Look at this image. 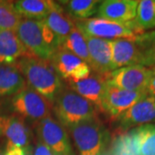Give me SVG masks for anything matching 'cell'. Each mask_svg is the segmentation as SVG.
I'll return each instance as SVG.
<instances>
[{"label": "cell", "mask_w": 155, "mask_h": 155, "mask_svg": "<svg viewBox=\"0 0 155 155\" xmlns=\"http://www.w3.org/2000/svg\"><path fill=\"white\" fill-rule=\"evenodd\" d=\"M14 65L22 73L27 85L53 104L56 95L64 85L51 61L27 55L19 59Z\"/></svg>", "instance_id": "obj_1"}, {"label": "cell", "mask_w": 155, "mask_h": 155, "mask_svg": "<svg viewBox=\"0 0 155 155\" xmlns=\"http://www.w3.org/2000/svg\"><path fill=\"white\" fill-rule=\"evenodd\" d=\"M53 110L63 127H70L97 116V107L69 87L58 92L53 102Z\"/></svg>", "instance_id": "obj_2"}, {"label": "cell", "mask_w": 155, "mask_h": 155, "mask_svg": "<svg viewBox=\"0 0 155 155\" xmlns=\"http://www.w3.org/2000/svg\"><path fill=\"white\" fill-rule=\"evenodd\" d=\"M80 155H100L105 147L108 132L97 116L69 128Z\"/></svg>", "instance_id": "obj_3"}, {"label": "cell", "mask_w": 155, "mask_h": 155, "mask_svg": "<svg viewBox=\"0 0 155 155\" xmlns=\"http://www.w3.org/2000/svg\"><path fill=\"white\" fill-rule=\"evenodd\" d=\"M75 26L84 35L109 41L133 38L140 35L134 26L133 21L127 23H121L95 17L75 21Z\"/></svg>", "instance_id": "obj_4"}, {"label": "cell", "mask_w": 155, "mask_h": 155, "mask_svg": "<svg viewBox=\"0 0 155 155\" xmlns=\"http://www.w3.org/2000/svg\"><path fill=\"white\" fill-rule=\"evenodd\" d=\"M14 113L35 123L51 116L53 104L34 89L26 85L11 99Z\"/></svg>", "instance_id": "obj_5"}, {"label": "cell", "mask_w": 155, "mask_h": 155, "mask_svg": "<svg viewBox=\"0 0 155 155\" xmlns=\"http://www.w3.org/2000/svg\"><path fill=\"white\" fill-rule=\"evenodd\" d=\"M38 140L54 155H72L70 137L65 127L52 116L35 123Z\"/></svg>", "instance_id": "obj_6"}, {"label": "cell", "mask_w": 155, "mask_h": 155, "mask_svg": "<svg viewBox=\"0 0 155 155\" xmlns=\"http://www.w3.org/2000/svg\"><path fill=\"white\" fill-rule=\"evenodd\" d=\"M16 33L29 55L50 61L56 52L45 41L40 21L22 18Z\"/></svg>", "instance_id": "obj_7"}, {"label": "cell", "mask_w": 155, "mask_h": 155, "mask_svg": "<svg viewBox=\"0 0 155 155\" xmlns=\"http://www.w3.org/2000/svg\"><path fill=\"white\" fill-rule=\"evenodd\" d=\"M147 95V91H131L106 84L100 110L116 120Z\"/></svg>", "instance_id": "obj_8"}, {"label": "cell", "mask_w": 155, "mask_h": 155, "mask_svg": "<svg viewBox=\"0 0 155 155\" xmlns=\"http://www.w3.org/2000/svg\"><path fill=\"white\" fill-rule=\"evenodd\" d=\"M150 69L141 65L124 67L103 74L106 84L131 91H147Z\"/></svg>", "instance_id": "obj_9"}, {"label": "cell", "mask_w": 155, "mask_h": 155, "mask_svg": "<svg viewBox=\"0 0 155 155\" xmlns=\"http://www.w3.org/2000/svg\"><path fill=\"white\" fill-rule=\"evenodd\" d=\"M50 61L59 76L67 82H76L87 78L91 72L88 64L61 48L56 50Z\"/></svg>", "instance_id": "obj_10"}, {"label": "cell", "mask_w": 155, "mask_h": 155, "mask_svg": "<svg viewBox=\"0 0 155 155\" xmlns=\"http://www.w3.org/2000/svg\"><path fill=\"white\" fill-rule=\"evenodd\" d=\"M31 132L25 120L13 114L0 112V138L6 140V150L13 147L25 148L29 146Z\"/></svg>", "instance_id": "obj_11"}, {"label": "cell", "mask_w": 155, "mask_h": 155, "mask_svg": "<svg viewBox=\"0 0 155 155\" xmlns=\"http://www.w3.org/2000/svg\"><path fill=\"white\" fill-rule=\"evenodd\" d=\"M122 130L155 122V96L148 94L116 118Z\"/></svg>", "instance_id": "obj_12"}, {"label": "cell", "mask_w": 155, "mask_h": 155, "mask_svg": "<svg viewBox=\"0 0 155 155\" xmlns=\"http://www.w3.org/2000/svg\"><path fill=\"white\" fill-rule=\"evenodd\" d=\"M111 48L113 71L121 67L141 65L142 52L135 36L113 40L111 41Z\"/></svg>", "instance_id": "obj_13"}, {"label": "cell", "mask_w": 155, "mask_h": 155, "mask_svg": "<svg viewBox=\"0 0 155 155\" xmlns=\"http://www.w3.org/2000/svg\"><path fill=\"white\" fill-rule=\"evenodd\" d=\"M83 35L88 48L91 69L100 75L113 71L111 41Z\"/></svg>", "instance_id": "obj_14"}, {"label": "cell", "mask_w": 155, "mask_h": 155, "mask_svg": "<svg viewBox=\"0 0 155 155\" xmlns=\"http://www.w3.org/2000/svg\"><path fill=\"white\" fill-rule=\"evenodd\" d=\"M139 1L136 0H105L101 1L97 17L112 22L127 23L134 20Z\"/></svg>", "instance_id": "obj_15"}, {"label": "cell", "mask_w": 155, "mask_h": 155, "mask_svg": "<svg viewBox=\"0 0 155 155\" xmlns=\"http://www.w3.org/2000/svg\"><path fill=\"white\" fill-rule=\"evenodd\" d=\"M69 88L83 97L84 98L92 103L96 107L100 110L102 99L105 89L106 82L103 75L93 73L79 81H67Z\"/></svg>", "instance_id": "obj_16"}, {"label": "cell", "mask_w": 155, "mask_h": 155, "mask_svg": "<svg viewBox=\"0 0 155 155\" xmlns=\"http://www.w3.org/2000/svg\"><path fill=\"white\" fill-rule=\"evenodd\" d=\"M27 55L28 51L15 31L0 29V65H13Z\"/></svg>", "instance_id": "obj_17"}, {"label": "cell", "mask_w": 155, "mask_h": 155, "mask_svg": "<svg viewBox=\"0 0 155 155\" xmlns=\"http://www.w3.org/2000/svg\"><path fill=\"white\" fill-rule=\"evenodd\" d=\"M14 6L22 18L42 21L61 5L50 0H18L14 1Z\"/></svg>", "instance_id": "obj_18"}, {"label": "cell", "mask_w": 155, "mask_h": 155, "mask_svg": "<svg viewBox=\"0 0 155 155\" xmlns=\"http://www.w3.org/2000/svg\"><path fill=\"white\" fill-rule=\"evenodd\" d=\"M27 85L22 73L13 65H0V98L14 96Z\"/></svg>", "instance_id": "obj_19"}, {"label": "cell", "mask_w": 155, "mask_h": 155, "mask_svg": "<svg viewBox=\"0 0 155 155\" xmlns=\"http://www.w3.org/2000/svg\"><path fill=\"white\" fill-rule=\"evenodd\" d=\"M42 21L50 31L55 35L61 46L63 41L75 28V22H73L72 17L66 13L61 5L59 8L52 11Z\"/></svg>", "instance_id": "obj_20"}, {"label": "cell", "mask_w": 155, "mask_h": 155, "mask_svg": "<svg viewBox=\"0 0 155 155\" xmlns=\"http://www.w3.org/2000/svg\"><path fill=\"white\" fill-rule=\"evenodd\" d=\"M135 140L137 154L155 155V124L140 126L131 130Z\"/></svg>", "instance_id": "obj_21"}, {"label": "cell", "mask_w": 155, "mask_h": 155, "mask_svg": "<svg viewBox=\"0 0 155 155\" xmlns=\"http://www.w3.org/2000/svg\"><path fill=\"white\" fill-rule=\"evenodd\" d=\"M61 5L65 6V11L76 21L89 19L97 13L101 1L98 0H69L61 1Z\"/></svg>", "instance_id": "obj_22"}, {"label": "cell", "mask_w": 155, "mask_h": 155, "mask_svg": "<svg viewBox=\"0 0 155 155\" xmlns=\"http://www.w3.org/2000/svg\"><path fill=\"white\" fill-rule=\"evenodd\" d=\"M133 22L140 34L144 30L155 28V0L139 1Z\"/></svg>", "instance_id": "obj_23"}, {"label": "cell", "mask_w": 155, "mask_h": 155, "mask_svg": "<svg viewBox=\"0 0 155 155\" xmlns=\"http://www.w3.org/2000/svg\"><path fill=\"white\" fill-rule=\"evenodd\" d=\"M61 48L71 52L90 67V55L85 39L76 26L63 41Z\"/></svg>", "instance_id": "obj_24"}, {"label": "cell", "mask_w": 155, "mask_h": 155, "mask_svg": "<svg viewBox=\"0 0 155 155\" xmlns=\"http://www.w3.org/2000/svg\"><path fill=\"white\" fill-rule=\"evenodd\" d=\"M22 17L14 6V1L0 0V29L17 31Z\"/></svg>", "instance_id": "obj_25"}, {"label": "cell", "mask_w": 155, "mask_h": 155, "mask_svg": "<svg viewBox=\"0 0 155 155\" xmlns=\"http://www.w3.org/2000/svg\"><path fill=\"white\" fill-rule=\"evenodd\" d=\"M142 52L141 66L155 67V31L151 33L140 34L135 36Z\"/></svg>", "instance_id": "obj_26"}, {"label": "cell", "mask_w": 155, "mask_h": 155, "mask_svg": "<svg viewBox=\"0 0 155 155\" xmlns=\"http://www.w3.org/2000/svg\"><path fill=\"white\" fill-rule=\"evenodd\" d=\"M149 78L147 85V92L155 96V67H150Z\"/></svg>", "instance_id": "obj_27"}, {"label": "cell", "mask_w": 155, "mask_h": 155, "mask_svg": "<svg viewBox=\"0 0 155 155\" xmlns=\"http://www.w3.org/2000/svg\"><path fill=\"white\" fill-rule=\"evenodd\" d=\"M33 155H54L43 143L37 140L33 151Z\"/></svg>", "instance_id": "obj_28"}, {"label": "cell", "mask_w": 155, "mask_h": 155, "mask_svg": "<svg viewBox=\"0 0 155 155\" xmlns=\"http://www.w3.org/2000/svg\"><path fill=\"white\" fill-rule=\"evenodd\" d=\"M5 155H23V148L13 147L6 150Z\"/></svg>", "instance_id": "obj_29"}, {"label": "cell", "mask_w": 155, "mask_h": 155, "mask_svg": "<svg viewBox=\"0 0 155 155\" xmlns=\"http://www.w3.org/2000/svg\"><path fill=\"white\" fill-rule=\"evenodd\" d=\"M113 155H135L134 153L127 151L125 149H121L118 147H115L114 149V154Z\"/></svg>", "instance_id": "obj_30"}, {"label": "cell", "mask_w": 155, "mask_h": 155, "mask_svg": "<svg viewBox=\"0 0 155 155\" xmlns=\"http://www.w3.org/2000/svg\"><path fill=\"white\" fill-rule=\"evenodd\" d=\"M23 155H33V151L29 146L23 148Z\"/></svg>", "instance_id": "obj_31"}]
</instances>
